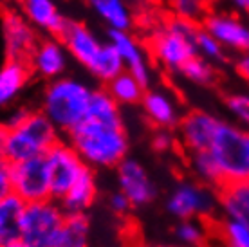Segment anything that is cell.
<instances>
[{
    "instance_id": "6da1fadb",
    "label": "cell",
    "mask_w": 249,
    "mask_h": 247,
    "mask_svg": "<svg viewBox=\"0 0 249 247\" xmlns=\"http://www.w3.org/2000/svg\"><path fill=\"white\" fill-rule=\"evenodd\" d=\"M65 139L94 172L116 170L126 157H130V136L124 121L87 118Z\"/></svg>"
},
{
    "instance_id": "7a4b0ae2",
    "label": "cell",
    "mask_w": 249,
    "mask_h": 247,
    "mask_svg": "<svg viewBox=\"0 0 249 247\" xmlns=\"http://www.w3.org/2000/svg\"><path fill=\"white\" fill-rule=\"evenodd\" d=\"M94 87L76 76H62L47 81L40 92L38 110L54 124V128L67 137L76 126L87 119Z\"/></svg>"
},
{
    "instance_id": "3957f363",
    "label": "cell",
    "mask_w": 249,
    "mask_h": 247,
    "mask_svg": "<svg viewBox=\"0 0 249 247\" xmlns=\"http://www.w3.org/2000/svg\"><path fill=\"white\" fill-rule=\"evenodd\" d=\"M58 38L63 42L69 56L103 87L124 71L112 43L98 36L85 22L69 18Z\"/></svg>"
},
{
    "instance_id": "277c9868",
    "label": "cell",
    "mask_w": 249,
    "mask_h": 247,
    "mask_svg": "<svg viewBox=\"0 0 249 247\" xmlns=\"http://www.w3.org/2000/svg\"><path fill=\"white\" fill-rule=\"evenodd\" d=\"M200 24H190L175 17L156 22L146 36V49L154 62L161 69L179 74L195 54L193 36Z\"/></svg>"
},
{
    "instance_id": "5b68a950",
    "label": "cell",
    "mask_w": 249,
    "mask_h": 247,
    "mask_svg": "<svg viewBox=\"0 0 249 247\" xmlns=\"http://www.w3.org/2000/svg\"><path fill=\"white\" fill-rule=\"evenodd\" d=\"M220 177V188L249 180V128H242L222 118L210 148Z\"/></svg>"
},
{
    "instance_id": "8992f818",
    "label": "cell",
    "mask_w": 249,
    "mask_h": 247,
    "mask_svg": "<svg viewBox=\"0 0 249 247\" xmlns=\"http://www.w3.org/2000/svg\"><path fill=\"white\" fill-rule=\"evenodd\" d=\"M63 136L42 112L35 108L31 116L17 128L7 130L6 161L9 164L42 157L49 152Z\"/></svg>"
},
{
    "instance_id": "52a82bcc",
    "label": "cell",
    "mask_w": 249,
    "mask_h": 247,
    "mask_svg": "<svg viewBox=\"0 0 249 247\" xmlns=\"http://www.w3.org/2000/svg\"><path fill=\"white\" fill-rule=\"evenodd\" d=\"M164 211L177 220H206L213 222L220 213L218 190L195 179L179 180L164 198Z\"/></svg>"
},
{
    "instance_id": "ba28073f",
    "label": "cell",
    "mask_w": 249,
    "mask_h": 247,
    "mask_svg": "<svg viewBox=\"0 0 249 247\" xmlns=\"http://www.w3.org/2000/svg\"><path fill=\"white\" fill-rule=\"evenodd\" d=\"M65 216L63 208L54 198L25 204L20 224V240L31 247H51Z\"/></svg>"
},
{
    "instance_id": "9c48e42d",
    "label": "cell",
    "mask_w": 249,
    "mask_h": 247,
    "mask_svg": "<svg viewBox=\"0 0 249 247\" xmlns=\"http://www.w3.org/2000/svg\"><path fill=\"white\" fill-rule=\"evenodd\" d=\"M200 25L228 54L242 56L249 53V22L244 15L224 7H210Z\"/></svg>"
},
{
    "instance_id": "30bf717a",
    "label": "cell",
    "mask_w": 249,
    "mask_h": 247,
    "mask_svg": "<svg viewBox=\"0 0 249 247\" xmlns=\"http://www.w3.org/2000/svg\"><path fill=\"white\" fill-rule=\"evenodd\" d=\"M45 161L49 168L51 198L54 200H60L89 168L65 137L45 154Z\"/></svg>"
},
{
    "instance_id": "8fae6325",
    "label": "cell",
    "mask_w": 249,
    "mask_h": 247,
    "mask_svg": "<svg viewBox=\"0 0 249 247\" xmlns=\"http://www.w3.org/2000/svg\"><path fill=\"white\" fill-rule=\"evenodd\" d=\"M114 172L116 190L126 197L132 210H141L154 204L157 197V186L143 162L134 157H126Z\"/></svg>"
},
{
    "instance_id": "7c38bea8",
    "label": "cell",
    "mask_w": 249,
    "mask_h": 247,
    "mask_svg": "<svg viewBox=\"0 0 249 247\" xmlns=\"http://www.w3.org/2000/svg\"><path fill=\"white\" fill-rule=\"evenodd\" d=\"M11 186L13 195L25 204L51 198L49 168L45 155L11 164Z\"/></svg>"
},
{
    "instance_id": "4fadbf2b",
    "label": "cell",
    "mask_w": 249,
    "mask_h": 247,
    "mask_svg": "<svg viewBox=\"0 0 249 247\" xmlns=\"http://www.w3.org/2000/svg\"><path fill=\"white\" fill-rule=\"evenodd\" d=\"M2 43L6 60L25 62L31 58L33 51L40 42V33L20 15L18 9H6L0 22Z\"/></svg>"
},
{
    "instance_id": "5bb4252c",
    "label": "cell",
    "mask_w": 249,
    "mask_h": 247,
    "mask_svg": "<svg viewBox=\"0 0 249 247\" xmlns=\"http://www.w3.org/2000/svg\"><path fill=\"white\" fill-rule=\"evenodd\" d=\"M220 116L210 110L193 108L182 116L181 123L177 126V142L186 155L206 152L213 141L220 123Z\"/></svg>"
},
{
    "instance_id": "9a60e30c",
    "label": "cell",
    "mask_w": 249,
    "mask_h": 247,
    "mask_svg": "<svg viewBox=\"0 0 249 247\" xmlns=\"http://www.w3.org/2000/svg\"><path fill=\"white\" fill-rule=\"evenodd\" d=\"M107 40L118 51L124 71L136 76L144 87H150L154 78V67L146 45L132 31H108Z\"/></svg>"
},
{
    "instance_id": "2e32d148",
    "label": "cell",
    "mask_w": 249,
    "mask_h": 247,
    "mask_svg": "<svg viewBox=\"0 0 249 247\" xmlns=\"http://www.w3.org/2000/svg\"><path fill=\"white\" fill-rule=\"evenodd\" d=\"M146 121L156 130H177L184 112L174 90L164 87H148L141 101Z\"/></svg>"
},
{
    "instance_id": "e0dca14e",
    "label": "cell",
    "mask_w": 249,
    "mask_h": 247,
    "mask_svg": "<svg viewBox=\"0 0 249 247\" xmlns=\"http://www.w3.org/2000/svg\"><path fill=\"white\" fill-rule=\"evenodd\" d=\"M69 58L71 56L60 38L42 36L36 49L33 51L31 58L27 60V65L31 69L33 78L47 83L67 74Z\"/></svg>"
},
{
    "instance_id": "ac0fdd59",
    "label": "cell",
    "mask_w": 249,
    "mask_h": 247,
    "mask_svg": "<svg viewBox=\"0 0 249 247\" xmlns=\"http://www.w3.org/2000/svg\"><path fill=\"white\" fill-rule=\"evenodd\" d=\"M17 9L38 33H45V36H60L69 22L56 0H17Z\"/></svg>"
},
{
    "instance_id": "d6986e66",
    "label": "cell",
    "mask_w": 249,
    "mask_h": 247,
    "mask_svg": "<svg viewBox=\"0 0 249 247\" xmlns=\"http://www.w3.org/2000/svg\"><path fill=\"white\" fill-rule=\"evenodd\" d=\"M83 4L108 31H132L136 25L132 0H83Z\"/></svg>"
},
{
    "instance_id": "ffe728a7",
    "label": "cell",
    "mask_w": 249,
    "mask_h": 247,
    "mask_svg": "<svg viewBox=\"0 0 249 247\" xmlns=\"http://www.w3.org/2000/svg\"><path fill=\"white\" fill-rule=\"evenodd\" d=\"M31 80V69L25 62L6 60L0 65V114L18 103Z\"/></svg>"
},
{
    "instance_id": "44dd1931",
    "label": "cell",
    "mask_w": 249,
    "mask_h": 247,
    "mask_svg": "<svg viewBox=\"0 0 249 247\" xmlns=\"http://www.w3.org/2000/svg\"><path fill=\"white\" fill-rule=\"evenodd\" d=\"M98 197H100L98 172L87 168L85 173L58 202L63 208L65 215H89V211L98 202Z\"/></svg>"
},
{
    "instance_id": "7402d4cb",
    "label": "cell",
    "mask_w": 249,
    "mask_h": 247,
    "mask_svg": "<svg viewBox=\"0 0 249 247\" xmlns=\"http://www.w3.org/2000/svg\"><path fill=\"white\" fill-rule=\"evenodd\" d=\"M92 222L89 215H67L51 247H90Z\"/></svg>"
},
{
    "instance_id": "603a6c76",
    "label": "cell",
    "mask_w": 249,
    "mask_h": 247,
    "mask_svg": "<svg viewBox=\"0 0 249 247\" xmlns=\"http://www.w3.org/2000/svg\"><path fill=\"white\" fill-rule=\"evenodd\" d=\"M174 244L181 247H210L213 240V226L206 220H177L172 229Z\"/></svg>"
},
{
    "instance_id": "cb8c5ba5",
    "label": "cell",
    "mask_w": 249,
    "mask_h": 247,
    "mask_svg": "<svg viewBox=\"0 0 249 247\" xmlns=\"http://www.w3.org/2000/svg\"><path fill=\"white\" fill-rule=\"evenodd\" d=\"M220 216H231L249 222V180L228 184L218 190Z\"/></svg>"
},
{
    "instance_id": "d4e9b609",
    "label": "cell",
    "mask_w": 249,
    "mask_h": 247,
    "mask_svg": "<svg viewBox=\"0 0 249 247\" xmlns=\"http://www.w3.org/2000/svg\"><path fill=\"white\" fill-rule=\"evenodd\" d=\"M212 226L213 240L220 247H249V222L218 215Z\"/></svg>"
},
{
    "instance_id": "484cf974",
    "label": "cell",
    "mask_w": 249,
    "mask_h": 247,
    "mask_svg": "<svg viewBox=\"0 0 249 247\" xmlns=\"http://www.w3.org/2000/svg\"><path fill=\"white\" fill-rule=\"evenodd\" d=\"M103 88L110 94V98H112L119 106H136V105H141L143 96L148 87H144L143 83L137 80L136 76H132L130 72L123 71V72L119 76H116L110 83H107Z\"/></svg>"
},
{
    "instance_id": "4316f807",
    "label": "cell",
    "mask_w": 249,
    "mask_h": 247,
    "mask_svg": "<svg viewBox=\"0 0 249 247\" xmlns=\"http://www.w3.org/2000/svg\"><path fill=\"white\" fill-rule=\"evenodd\" d=\"M25 202L17 195H7L0 200V244H11L20 240V224Z\"/></svg>"
},
{
    "instance_id": "83f0119b",
    "label": "cell",
    "mask_w": 249,
    "mask_h": 247,
    "mask_svg": "<svg viewBox=\"0 0 249 247\" xmlns=\"http://www.w3.org/2000/svg\"><path fill=\"white\" fill-rule=\"evenodd\" d=\"M177 76H181V80L195 87H212L215 85V81L218 78L217 65H213L200 56H193L192 60L179 71Z\"/></svg>"
},
{
    "instance_id": "f1b7e54d",
    "label": "cell",
    "mask_w": 249,
    "mask_h": 247,
    "mask_svg": "<svg viewBox=\"0 0 249 247\" xmlns=\"http://www.w3.org/2000/svg\"><path fill=\"white\" fill-rule=\"evenodd\" d=\"M222 105L231 123L249 128V88H237L226 92Z\"/></svg>"
},
{
    "instance_id": "f546056e",
    "label": "cell",
    "mask_w": 249,
    "mask_h": 247,
    "mask_svg": "<svg viewBox=\"0 0 249 247\" xmlns=\"http://www.w3.org/2000/svg\"><path fill=\"white\" fill-rule=\"evenodd\" d=\"M193 47H195V54L208 60V62L213 63V65H218V63L226 62V58H228V53L220 47V43H218L210 33L206 31L202 25H199L197 31H195Z\"/></svg>"
},
{
    "instance_id": "4dcf8cb0",
    "label": "cell",
    "mask_w": 249,
    "mask_h": 247,
    "mask_svg": "<svg viewBox=\"0 0 249 247\" xmlns=\"http://www.w3.org/2000/svg\"><path fill=\"white\" fill-rule=\"evenodd\" d=\"M212 0H175L170 4L172 17L190 24H202L206 13L210 11Z\"/></svg>"
},
{
    "instance_id": "1f68e13d",
    "label": "cell",
    "mask_w": 249,
    "mask_h": 247,
    "mask_svg": "<svg viewBox=\"0 0 249 247\" xmlns=\"http://www.w3.org/2000/svg\"><path fill=\"white\" fill-rule=\"evenodd\" d=\"M33 110H35L33 106H27V105H22V103H17L15 106H11V108H7L6 112H2V114H0V123L4 124L7 130L17 128L18 124H22L25 119L31 116Z\"/></svg>"
},
{
    "instance_id": "d6a6232c",
    "label": "cell",
    "mask_w": 249,
    "mask_h": 247,
    "mask_svg": "<svg viewBox=\"0 0 249 247\" xmlns=\"http://www.w3.org/2000/svg\"><path fill=\"white\" fill-rule=\"evenodd\" d=\"M175 146H179L177 142V134L174 130H156L152 136V148L159 154H168Z\"/></svg>"
},
{
    "instance_id": "836d02e7",
    "label": "cell",
    "mask_w": 249,
    "mask_h": 247,
    "mask_svg": "<svg viewBox=\"0 0 249 247\" xmlns=\"http://www.w3.org/2000/svg\"><path fill=\"white\" fill-rule=\"evenodd\" d=\"M107 204H108V210L118 216L128 215V213L132 211L130 202H128L126 197H124L123 193H119L118 190H116L114 193H110V197H108V200H107Z\"/></svg>"
},
{
    "instance_id": "e575fe53",
    "label": "cell",
    "mask_w": 249,
    "mask_h": 247,
    "mask_svg": "<svg viewBox=\"0 0 249 247\" xmlns=\"http://www.w3.org/2000/svg\"><path fill=\"white\" fill-rule=\"evenodd\" d=\"M13 193L11 186V164L7 161H0V200Z\"/></svg>"
},
{
    "instance_id": "d590c367",
    "label": "cell",
    "mask_w": 249,
    "mask_h": 247,
    "mask_svg": "<svg viewBox=\"0 0 249 247\" xmlns=\"http://www.w3.org/2000/svg\"><path fill=\"white\" fill-rule=\"evenodd\" d=\"M235 71H237V74L249 85V53L248 54L237 56V60H235Z\"/></svg>"
},
{
    "instance_id": "8d00e7d4",
    "label": "cell",
    "mask_w": 249,
    "mask_h": 247,
    "mask_svg": "<svg viewBox=\"0 0 249 247\" xmlns=\"http://www.w3.org/2000/svg\"><path fill=\"white\" fill-rule=\"evenodd\" d=\"M226 4L238 15H249V0H226Z\"/></svg>"
},
{
    "instance_id": "74e56055",
    "label": "cell",
    "mask_w": 249,
    "mask_h": 247,
    "mask_svg": "<svg viewBox=\"0 0 249 247\" xmlns=\"http://www.w3.org/2000/svg\"><path fill=\"white\" fill-rule=\"evenodd\" d=\"M6 144H7V128L0 123V161H6Z\"/></svg>"
},
{
    "instance_id": "f35d334b",
    "label": "cell",
    "mask_w": 249,
    "mask_h": 247,
    "mask_svg": "<svg viewBox=\"0 0 249 247\" xmlns=\"http://www.w3.org/2000/svg\"><path fill=\"white\" fill-rule=\"evenodd\" d=\"M4 247H31V246H27L22 240H17V242H11V244H4Z\"/></svg>"
},
{
    "instance_id": "ab89813d",
    "label": "cell",
    "mask_w": 249,
    "mask_h": 247,
    "mask_svg": "<svg viewBox=\"0 0 249 247\" xmlns=\"http://www.w3.org/2000/svg\"><path fill=\"white\" fill-rule=\"evenodd\" d=\"M143 247H181L175 244H152V246H143Z\"/></svg>"
},
{
    "instance_id": "60d3db41",
    "label": "cell",
    "mask_w": 249,
    "mask_h": 247,
    "mask_svg": "<svg viewBox=\"0 0 249 247\" xmlns=\"http://www.w3.org/2000/svg\"><path fill=\"white\" fill-rule=\"evenodd\" d=\"M148 2H157V4H172V2H175V0H148Z\"/></svg>"
}]
</instances>
